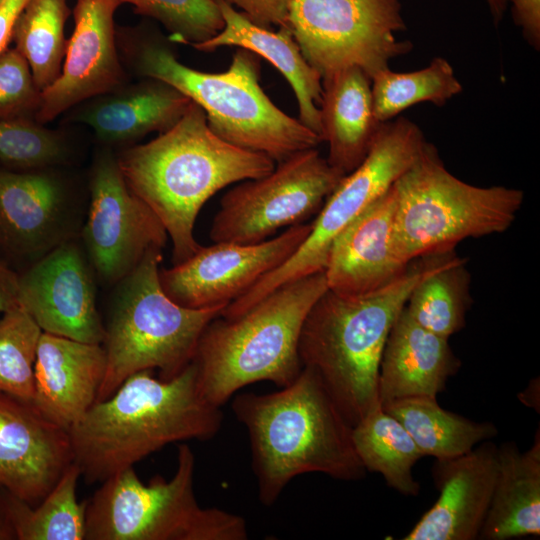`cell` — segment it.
I'll list each match as a JSON object with an SVG mask.
<instances>
[{
    "label": "cell",
    "instance_id": "1",
    "mask_svg": "<svg viewBox=\"0 0 540 540\" xmlns=\"http://www.w3.org/2000/svg\"><path fill=\"white\" fill-rule=\"evenodd\" d=\"M129 189L158 217L172 241L173 265L201 246L194 225L203 205L218 191L275 168L268 156L234 146L210 129L192 101L183 117L155 139L117 155Z\"/></svg>",
    "mask_w": 540,
    "mask_h": 540
},
{
    "label": "cell",
    "instance_id": "2",
    "mask_svg": "<svg viewBox=\"0 0 540 540\" xmlns=\"http://www.w3.org/2000/svg\"><path fill=\"white\" fill-rule=\"evenodd\" d=\"M223 418L203 396L193 362L169 380L140 371L68 430L73 462L87 483L103 482L167 444L212 439Z\"/></svg>",
    "mask_w": 540,
    "mask_h": 540
},
{
    "label": "cell",
    "instance_id": "3",
    "mask_svg": "<svg viewBox=\"0 0 540 540\" xmlns=\"http://www.w3.org/2000/svg\"><path fill=\"white\" fill-rule=\"evenodd\" d=\"M116 42L124 67L182 92L203 109L213 133L234 146L279 163L322 142L267 96L251 51L238 48L225 71L210 73L181 63L161 34L142 25L116 27Z\"/></svg>",
    "mask_w": 540,
    "mask_h": 540
},
{
    "label": "cell",
    "instance_id": "4",
    "mask_svg": "<svg viewBox=\"0 0 540 540\" xmlns=\"http://www.w3.org/2000/svg\"><path fill=\"white\" fill-rule=\"evenodd\" d=\"M232 410L247 429L258 497L265 506L302 474L323 473L343 481L365 476L352 425L310 367L276 392L235 396Z\"/></svg>",
    "mask_w": 540,
    "mask_h": 540
},
{
    "label": "cell",
    "instance_id": "5",
    "mask_svg": "<svg viewBox=\"0 0 540 540\" xmlns=\"http://www.w3.org/2000/svg\"><path fill=\"white\" fill-rule=\"evenodd\" d=\"M452 251L412 261L400 277L369 293L327 289L309 310L299 338L301 364L317 372L352 426L381 405L382 353L411 291Z\"/></svg>",
    "mask_w": 540,
    "mask_h": 540
},
{
    "label": "cell",
    "instance_id": "6",
    "mask_svg": "<svg viewBox=\"0 0 540 540\" xmlns=\"http://www.w3.org/2000/svg\"><path fill=\"white\" fill-rule=\"evenodd\" d=\"M327 289L320 271L280 285L237 317L214 318L192 360L203 396L221 407L247 385L292 383L303 368L298 348L304 320Z\"/></svg>",
    "mask_w": 540,
    "mask_h": 540
},
{
    "label": "cell",
    "instance_id": "7",
    "mask_svg": "<svg viewBox=\"0 0 540 540\" xmlns=\"http://www.w3.org/2000/svg\"><path fill=\"white\" fill-rule=\"evenodd\" d=\"M162 250L149 251L115 284L102 342L106 371L96 401L140 371L158 369L163 380L180 374L192 362L206 326L225 308L191 309L171 300L159 279Z\"/></svg>",
    "mask_w": 540,
    "mask_h": 540
},
{
    "label": "cell",
    "instance_id": "8",
    "mask_svg": "<svg viewBox=\"0 0 540 540\" xmlns=\"http://www.w3.org/2000/svg\"><path fill=\"white\" fill-rule=\"evenodd\" d=\"M392 188L396 243L407 263L454 250L467 238L505 232L524 200L519 189L478 187L458 179L427 141Z\"/></svg>",
    "mask_w": 540,
    "mask_h": 540
},
{
    "label": "cell",
    "instance_id": "9",
    "mask_svg": "<svg viewBox=\"0 0 540 540\" xmlns=\"http://www.w3.org/2000/svg\"><path fill=\"white\" fill-rule=\"evenodd\" d=\"M194 470V453L182 443L170 479L156 475L145 484L133 467L108 477L86 501L85 540L248 539L245 518L200 506Z\"/></svg>",
    "mask_w": 540,
    "mask_h": 540
},
{
    "label": "cell",
    "instance_id": "10",
    "mask_svg": "<svg viewBox=\"0 0 540 540\" xmlns=\"http://www.w3.org/2000/svg\"><path fill=\"white\" fill-rule=\"evenodd\" d=\"M425 143L423 132L409 119L383 122L365 159L328 196L296 252L230 302L221 315L237 317L280 285L324 271L335 238L412 165Z\"/></svg>",
    "mask_w": 540,
    "mask_h": 540
},
{
    "label": "cell",
    "instance_id": "11",
    "mask_svg": "<svg viewBox=\"0 0 540 540\" xmlns=\"http://www.w3.org/2000/svg\"><path fill=\"white\" fill-rule=\"evenodd\" d=\"M287 27L322 79L350 67L371 78L412 49L395 37L406 29L401 0H291Z\"/></svg>",
    "mask_w": 540,
    "mask_h": 540
},
{
    "label": "cell",
    "instance_id": "12",
    "mask_svg": "<svg viewBox=\"0 0 540 540\" xmlns=\"http://www.w3.org/2000/svg\"><path fill=\"white\" fill-rule=\"evenodd\" d=\"M344 176L317 148L297 152L269 174L228 190L213 218L210 238L256 244L282 228L305 223L318 214Z\"/></svg>",
    "mask_w": 540,
    "mask_h": 540
},
{
    "label": "cell",
    "instance_id": "13",
    "mask_svg": "<svg viewBox=\"0 0 540 540\" xmlns=\"http://www.w3.org/2000/svg\"><path fill=\"white\" fill-rule=\"evenodd\" d=\"M90 203L82 230L93 272L115 285L153 249L165 247L168 234L153 211L127 186L111 148L95 157L89 182Z\"/></svg>",
    "mask_w": 540,
    "mask_h": 540
},
{
    "label": "cell",
    "instance_id": "14",
    "mask_svg": "<svg viewBox=\"0 0 540 540\" xmlns=\"http://www.w3.org/2000/svg\"><path fill=\"white\" fill-rule=\"evenodd\" d=\"M291 226L256 244L214 242L185 261L159 270L161 287L175 303L191 309L226 307L258 280L286 262L311 231Z\"/></svg>",
    "mask_w": 540,
    "mask_h": 540
},
{
    "label": "cell",
    "instance_id": "15",
    "mask_svg": "<svg viewBox=\"0 0 540 540\" xmlns=\"http://www.w3.org/2000/svg\"><path fill=\"white\" fill-rule=\"evenodd\" d=\"M93 273L85 251L70 239L18 274V303L42 332L102 344Z\"/></svg>",
    "mask_w": 540,
    "mask_h": 540
},
{
    "label": "cell",
    "instance_id": "16",
    "mask_svg": "<svg viewBox=\"0 0 540 540\" xmlns=\"http://www.w3.org/2000/svg\"><path fill=\"white\" fill-rule=\"evenodd\" d=\"M120 0H76L74 29L60 76L44 90L34 119L46 124L76 105L128 82L117 42Z\"/></svg>",
    "mask_w": 540,
    "mask_h": 540
},
{
    "label": "cell",
    "instance_id": "17",
    "mask_svg": "<svg viewBox=\"0 0 540 540\" xmlns=\"http://www.w3.org/2000/svg\"><path fill=\"white\" fill-rule=\"evenodd\" d=\"M71 463L69 431L0 392V488L36 506Z\"/></svg>",
    "mask_w": 540,
    "mask_h": 540
},
{
    "label": "cell",
    "instance_id": "18",
    "mask_svg": "<svg viewBox=\"0 0 540 540\" xmlns=\"http://www.w3.org/2000/svg\"><path fill=\"white\" fill-rule=\"evenodd\" d=\"M73 213L60 176L50 168H0V250L30 264L73 239Z\"/></svg>",
    "mask_w": 540,
    "mask_h": 540
},
{
    "label": "cell",
    "instance_id": "19",
    "mask_svg": "<svg viewBox=\"0 0 540 540\" xmlns=\"http://www.w3.org/2000/svg\"><path fill=\"white\" fill-rule=\"evenodd\" d=\"M498 472V447L481 442L466 454L437 460L439 497L404 540H475L484 524Z\"/></svg>",
    "mask_w": 540,
    "mask_h": 540
},
{
    "label": "cell",
    "instance_id": "20",
    "mask_svg": "<svg viewBox=\"0 0 540 540\" xmlns=\"http://www.w3.org/2000/svg\"><path fill=\"white\" fill-rule=\"evenodd\" d=\"M392 186L333 241L324 269L328 289L361 295L400 277L408 268L399 253Z\"/></svg>",
    "mask_w": 540,
    "mask_h": 540
},
{
    "label": "cell",
    "instance_id": "21",
    "mask_svg": "<svg viewBox=\"0 0 540 540\" xmlns=\"http://www.w3.org/2000/svg\"><path fill=\"white\" fill-rule=\"evenodd\" d=\"M105 371L102 344L42 332L34 363L33 405L69 430L96 402Z\"/></svg>",
    "mask_w": 540,
    "mask_h": 540
},
{
    "label": "cell",
    "instance_id": "22",
    "mask_svg": "<svg viewBox=\"0 0 540 540\" xmlns=\"http://www.w3.org/2000/svg\"><path fill=\"white\" fill-rule=\"evenodd\" d=\"M191 103L173 86L145 77L76 105L68 110L67 120L89 126L98 141L110 148L169 130Z\"/></svg>",
    "mask_w": 540,
    "mask_h": 540
},
{
    "label": "cell",
    "instance_id": "23",
    "mask_svg": "<svg viewBox=\"0 0 540 540\" xmlns=\"http://www.w3.org/2000/svg\"><path fill=\"white\" fill-rule=\"evenodd\" d=\"M449 339L418 325L405 306L396 318L382 353L378 394L381 406L408 397H434L460 367Z\"/></svg>",
    "mask_w": 540,
    "mask_h": 540
},
{
    "label": "cell",
    "instance_id": "24",
    "mask_svg": "<svg viewBox=\"0 0 540 540\" xmlns=\"http://www.w3.org/2000/svg\"><path fill=\"white\" fill-rule=\"evenodd\" d=\"M217 2L224 21L222 30L193 47L198 51L211 52L224 46H237L267 60L291 86L298 103V119L321 137L319 104L322 77L306 61L289 28L274 31L261 27L232 5L222 0Z\"/></svg>",
    "mask_w": 540,
    "mask_h": 540
},
{
    "label": "cell",
    "instance_id": "25",
    "mask_svg": "<svg viewBox=\"0 0 540 540\" xmlns=\"http://www.w3.org/2000/svg\"><path fill=\"white\" fill-rule=\"evenodd\" d=\"M319 110L326 159L347 175L365 159L382 124L374 114L371 78L357 67L323 78Z\"/></svg>",
    "mask_w": 540,
    "mask_h": 540
},
{
    "label": "cell",
    "instance_id": "26",
    "mask_svg": "<svg viewBox=\"0 0 540 540\" xmlns=\"http://www.w3.org/2000/svg\"><path fill=\"white\" fill-rule=\"evenodd\" d=\"M540 535V433L529 450L513 441L498 447V472L478 539L508 540Z\"/></svg>",
    "mask_w": 540,
    "mask_h": 540
},
{
    "label": "cell",
    "instance_id": "27",
    "mask_svg": "<svg viewBox=\"0 0 540 540\" xmlns=\"http://www.w3.org/2000/svg\"><path fill=\"white\" fill-rule=\"evenodd\" d=\"M410 434L425 456L454 458L498 434L491 422H476L443 409L434 397H408L382 405Z\"/></svg>",
    "mask_w": 540,
    "mask_h": 540
},
{
    "label": "cell",
    "instance_id": "28",
    "mask_svg": "<svg viewBox=\"0 0 540 540\" xmlns=\"http://www.w3.org/2000/svg\"><path fill=\"white\" fill-rule=\"evenodd\" d=\"M352 440L366 471L381 474L389 487L405 496L419 494L412 468L424 455L404 426L381 405L352 426Z\"/></svg>",
    "mask_w": 540,
    "mask_h": 540
},
{
    "label": "cell",
    "instance_id": "29",
    "mask_svg": "<svg viewBox=\"0 0 540 540\" xmlns=\"http://www.w3.org/2000/svg\"><path fill=\"white\" fill-rule=\"evenodd\" d=\"M454 251L411 291L405 309L426 330L448 338L465 326L470 274Z\"/></svg>",
    "mask_w": 540,
    "mask_h": 540
},
{
    "label": "cell",
    "instance_id": "30",
    "mask_svg": "<svg viewBox=\"0 0 540 540\" xmlns=\"http://www.w3.org/2000/svg\"><path fill=\"white\" fill-rule=\"evenodd\" d=\"M71 13L68 0H27L14 24L11 42L27 60L41 92L61 74Z\"/></svg>",
    "mask_w": 540,
    "mask_h": 540
},
{
    "label": "cell",
    "instance_id": "31",
    "mask_svg": "<svg viewBox=\"0 0 540 540\" xmlns=\"http://www.w3.org/2000/svg\"><path fill=\"white\" fill-rule=\"evenodd\" d=\"M80 477L71 463L36 506L10 494L17 540H85L86 501L77 500Z\"/></svg>",
    "mask_w": 540,
    "mask_h": 540
},
{
    "label": "cell",
    "instance_id": "32",
    "mask_svg": "<svg viewBox=\"0 0 540 540\" xmlns=\"http://www.w3.org/2000/svg\"><path fill=\"white\" fill-rule=\"evenodd\" d=\"M371 90L375 117L383 123L417 103L442 106L461 93L462 85L452 65L435 57L425 68L412 72L379 70L371 77Z\"/></svg>",
    "mask_w": 540,
    "mask_h": 540
},
{
    "label": "cell",
    "instance_id": "33",
    "mask_svg": "<svg viewBox=\"0 0 540 540\" xmlns=\"http://www.w3.org/2000/svg\"><path fill=\"white\" fill-rule=\"evenodd\" d=\"M42 330L17 305L0 318V392L33 404L34 363Z\"/></svg>",
    "mask_w": 540,
    "mask_h": 540
},
{
    "label": "cell",
    "instance_id": "34",
    "mask_svg": "<svg viewBox=\"0 0 540 540\" xmlns=\"http://www.w3.org/2000/svg\"><path fill=\"white\" fill-rule=\"evenodd\" d=\"M69 150L63 136L33 118L0 120V162L9 169L37 170L63 164Z\"/></svg>",
    "mask_w": 540,
    "mask_h": 540
},
{
    "label": "cell",
    "instance_id": "35",
    "mask_svg": "<svg viewBox=\"0 0 540 540\" xmlns=\"http://www.w3.org/2000/svg\"><path fill=\"white\" fill-rule=\"evenodd\" d=\"M160 23L171 43L192 47L218 34L224 21L217 0H120Z\"/></svg>",
    "mask_w": 540,
    "mask_h": 540
},
{
    "label": "cell",
    "instance_id": "36",
    "mask_svg": "<svg viewBox=\"0 0 540 540\" xmlns=\"http://www.w3.org/2000/svg\"><path fill=\"white\" fill-rule=\"evenodd\" d=\"M41 94L25 57L7 47L0 54V120L34 119Z\"/></svg>",
    "mask_w": 540,
    "mask_h": 540
},
{
    "label": "cell",
    "instance_id": "37",
    "mask_svg": "<svg viewBox=\"0 0 540 540\" xmlns=\"http://www.w3.org/2000/svg\"><path fill=\"white\" fill-rule=\"evenodd\" d=\"M511 3L513 20L535 50L540 48V0H506Z\"/></svg>",
    "mask_w": 540,
    "mask_h": 540
},
{
    "label": "cell",
    "instance_id": "38",
    "mask_svg": "<svg viewBox=\"0 0 540 540\" xmlns=\"http://www.w3.org/2000/svg\"><path fill=\"white\" fill-rule=\"evenodd\" d=\"M18 303V273L0 257V314Z\"/></svg>",
    "mask_w": 540,
    "mask_h": 540
},
{
    "label": "cell",
    "instance_id": "39",
    "mask_svg": "<svg viewBox=\"0 0 540 540\" xmlns=\"http://www.w3.org/2000/svg\"><path fill=\"white\" fill-rule=\"evenodd\" d=\"M27 0H2L0 4V54L8 47L16 19Z\"/></svg>",
    "mask_w": 540,
    "mask_h": 540
},
{
    "label": "cell",
    "instance_id": "40",
    "mask_svg": "<svg viewBox=\"0 0 540 540\" xmlns=\"http://www.w3.org/2000/svg\"><path fill=\"white\" fill-rule=\"evenodd\" d=\"M0 540H17L10 493L0 488Z\"/></svg>",
    "mask_w": 540,
    "mask_h": 540
},
{
    "label": "cell",
    "instance_id": "41",
    "mask_svg": "<svg viewBox=\"0 0 540 540\" xmlns=\"http://www.w3.org/2000/svg\"><path fill=\"white\" fill-rule=\"evenodd\" d=\"M491 15L495 24L497 25L503 18V15L507 8L506 0H486Z\"/></svg>",
    "mask_w": 540,
    "mask_h": 540
},
{
    "label": "cell",
    "instance_id": "42",
    "mask_svg": "<svg viewBox=\"0 0 540 540\" xmlns=\"http://www.w3.org/2000/svg\"><path fill=\"white\" fill-rule=\"evenodd\" d=\"M2 0H0V4H1Z\"/></svg>",
    "mask_w": 540,
    "mask_h": 540
}]
</instances>
